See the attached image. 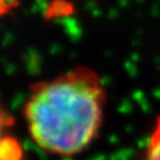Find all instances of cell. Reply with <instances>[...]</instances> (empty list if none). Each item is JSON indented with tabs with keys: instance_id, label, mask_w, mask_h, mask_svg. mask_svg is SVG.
Segmentation results:
<instances>
[{
	"instance_id": "obj_1",
	"label": "cell",
	"mask_w": 160,
	"mask_h": 160,
	"mask_svg": "<svg viewBox=\"0 0 160 160\" xmlns=\"http://www.w3.org/2000/svg\"><path fill=\"white\" fill-rule=\"evenodd\" d=\"M106 103L100 74L91 67L76 66L32 83L23 117L30 139L42 151L73 158L98 138Z\"/></svg>"
},
{
	"instance_id": "obj_2",
	"label": "cell",
	"mask_w": 160,
	"mask_h": 160,
	"mask_svg": "<svg viewBox=\"0 0 160 160\" xmlns=\"http://www.w3.org/2000/svg\"><path fill=\"white\" fill-rule=\"evenodd\" d=\"M76 7L71 0H48L44 5L43 15L47 20H56L74 14Z\"/></svg>"
},
{
	"instance_id": "obj_3",
	"label": "cell",
	"mask_w": 160,
	"mask_h": 160,
	"mask_svg": "<svg viewBox=\"0 0 160 160\" xmlns=\"http://www.w3.org/2000/svg\"><path fill=\"white\" fill-rule=\"evenodd\" d=\"M141 160H160V115L156 116L151 132L142 150Z\"/></svg>"
},
{
	"instance_id": "obj_4",
	"label": "cell",
	"mask_w": 160,
	"mask_h": 160,
	"mask_svg": "<svg viewBox=\"0 0 160 160\" xmlns=\"http://www.w3.org/2000/svg\"><path fill=\"white\" fill-rule=\"evenodd\" d=\"M0 158L2 160H23L24 152L20 142L13 136H3L2 145H0Z\"/></svg>"
},
{
	"instance_id": "obj_5",
	"label": "cell",
	"mask_w": 160,
	"mask_h": 160,
	"mask_svg": "<svg viewBox=\"0 0 160 160\" xmlns=\"http://www.w3.org/2000/svg\"><path fill=\"white\" fill-rule=\"evenodd\" d=\"M20 7V0H0V13L2 17L12 14Z\"/></svg>"
}]
</instances>
